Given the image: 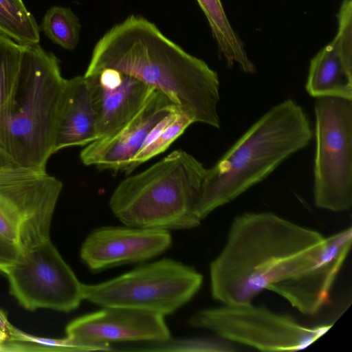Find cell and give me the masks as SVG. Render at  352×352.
Listing matches in <instances>:
<instances>
[{
	"label": "cell",
	"mask_w": 352,
	"mask_h": 352,
	"mask_svg": "<svg viewBox=\"0 0 352 352\" xmlns=\"http://www.w3.org/2000/svg\"><path fill=\"white\" fill-rule=\"evenodd\" d=\"M104 69L132 76L162 91L195 123L220 127L217 73L142 16H129L96 43L84 76Z\"/></svg>",
	"instance_id": "1"
},
{
	"label": "cell",
	"mask_w": 352,
	"mask_h": 352,
	"mask_svg": "<svg viewBox=\"0 0 352 352\" xmlns=\"http://www.w3.org/2000/svg\"><path fill=\"white\" fill-rule=\"evenodd\" d=\"M325 237L271 212L236 217L227 242L210 263L212 297L225 305H244L278 281L312 268Z\"/></svg>",
	"instance_id": "2"
},
{
	"label": "cell",
	"mask_w": 352,
	"mask_h": 352,
	"mask_svg": "<svg viewBox=\"0 0 352 352\" xmlns=\"http://www.w3.org/2000/svg\"><path fill=\"white\" fill-rule=\"evenodd\" d=\"M313 137L304 109L285 100L260 117L210 168L197 206L201 220L270 175Z\"/></svg>",
	"instance_id": "3"
},
{
	"label": "cell",
	"mask_w": 352,
	"mask_h": 352,
	"mask_svg": "<svg viewBox=\"0 0 352 352\" xmlns=\"http://www.w3.org/2000/svg\"><path fill=\"white\" fill-rule=\"evenodd\" d=\"M65 82L53 53L23 45L16 81L0 109V146L17 165L45 169L54 154Z\"/></svg>",
	"instance_id": "4"
},
{
	"label": "cell",
	"mask_w": 352,
	"mask_h": 352,
	"mask_svg": "<svg viewBox=\"0 0 352 352\" xmlns=\"http://www.w3.org/2000/svg\"><path fill=\"white\" fill-rule=\"evenodd\" d=\"M190 153L176 150L146 170L123 179L109 199L113 215L126 226L157 230L191 229L206 172Z\"/></svg>",
	"instance_id": "5"
},
{
	"label": "cell",
	"mask_w": 352,
	"mask_h": 352,
	"mask_svg": "<svg viewBox=\"0 0 352 352\" xmlns=\"http://www.w3.org/2000/svg\"><path fill=\"white\" fill-rule=\"evenodd\" d=\"M202 282V275L193 267L165 258L100 283L82 284V296L101 307H127L165 316L190 300Z\"/></svg>",
	"instance_id": "6"
},
{
	"label": "cell",
	"mask_w": 352,
	"mask_h": 352,
	"mask_svg": "<svg viewBox=\"0 0 352 352\" xmlns=\"http://www.w3.org/2000/svg\"><path fill=\"white\" fill-rule=\"evenodd\" d=\"M314 198L333 212L352 206V100L316 98Z\"/></svg>",
	"instance_id": "7"
},
{
	"label": "cell",
	"mask_w": 352,
	"mask_h": 352,
	"mask_svg": "<svg viewBox=\"0 0 352 352\" xmlns=\"http://www.w3.org/2000/svg\"><path fill=\"white\" fill-rule=\"evenodd\" d=\"M63 186L45 169L19 165L0 169V234L21 251L50 239Z\"/></svg>",
	"instance_id": "8"
},
{
	"label": "cell",
	"mask_w": 352,
	"mask_h": 352,
	"mask_svg": "<svg viewBox=\"0 0 352 352\" xmlns=\"http://www.w3.org/2000/svg\"><path fill=\"white\" fill-rule=\"evenodd\" d=\"M189 324L212 331L224 340L265 351L303 349L332 326L305 327L288 316L251 303L200 310L190 318Z\"/></svg>",
	"instance_id": "9"
},
{
	"label": "cell",
	"mask_w": 352,
	"mask_h": 352,
	"mask_svg": "<svg viewBox=\"0 0 352 352\" xmlns=\"http://www.w3.org/2000/svg\"><path fill=\"white\" fill-rule=\"evenodd\" d=\"M10 294L25 309L69 312L83 300L82 284L50 239L22 250L2 272Z\"/></svg>",
	"instance_id": "10"
},
{
	"label": "cell",
	"mask_w": 352,
	"mask_h": 352,
	"mask_svg": "<svg viewBox=\"0 0 352 352\" xmlns=\"http://www.w3.org/2000/svg\"><path fill=\"white\" fill-rule=\"evenodd\" d=\"M67 338L78 343L160 342L171 338L164 316L137 309L109 307L71 321Z\"/></svg>",
	"instance_id": "11"
},
{
	"label": "cell",
	"mask_w": 352,
	"mask_h": 352,
	"mask_svg": "<svg viewBox=\"0 0 352 352\" xmlns=\"http://www.w3.org/2000/svg\"><path fill=\"white\" fill-rule=\"evenodd\" d=\"M172 243L168 230L109 226L91 232L80 256L92 272L117 265L142 263L166 251Z\"/></svg>",
	"instance_id": "12"
},
{
	"label": "cell",
	"mask_w": 352,
	"mask_h": 352,
	"mask_svg": "<svg viewBox=\"0 0 352 352\" xmlns=\"http://www.w3.org/2000/svg\"><path fill=\"white\" fill-rule=\"evenodd\" d=\"M177 107L164 93L154 89L139 111L118 132L85 146L80 153L81 162L100 170L125 172L151 131Z\"/></svg>",
	"instance_id": "13"
},
{
	"label": "cell",
	"mask_w": 352,
	"mask_h": 352,
	"mask_svg": "<svg viewBox=\"0 0 352 352\" xmlns=\"http://www.w3.org/2000/svg\"><path fill=\"white\" fill-rule=\"evenodd\" d=\"M351 241V227L325 238L323 252L312 268L274 283L267 289L285 298L304 314H317L329 302L331 289L349 254Z\"/></svg>",
	"instance_id": "14"
},
{
	"label": "cell",
	"mask_w": 352,
	"mask_h": 352,
	"mask_svg": "<svg viewBox=\"0 0 352 352\" xmlns=\"http://www.w3.org/2000/svg\"><path fill=\"white\" fill-rule=\"evenodd\" d=\"M85 77L96 113L99 139L113 135L129 122L155 89L114 69Z\"/></svg>",
	"instance_id": "15"
},
{
	"label": "cell",
	"mask_w": 352,
	"mask_h": 352,
	"mask_svg": "<svg viewBox=\"0 0 352 352\" xmlns=\"http://www.w3.org/2000/svg\"><path fill=\"white\" fill-rule=\"evenodd\" d=\"M334 38L311 60L305 89L314 98L352 100V1L343 0Z\"/></svg>",
	"instance_id": "16"
},
{
	"label": "cell",
	"mask_w": 352,
	"mask_h": 352,
	"mask_svg": "<svg viewBox=\"0 0 352 352\" xmlns=\"http://www.w3.org/2000/svg\"><path fill=\"white\" fill-rule=\"evenodd\" d=\"M99 139L97 118L87 78L66 79L58 120L54 153L72 146H85Z\"/></svg>",
	"instance_id": "17"
},
{
	"label": "cell",
	"mask_w": 352,
	"mask_h": 352,
	"mask_svg": "<svg viewBox=\"0 0 352 352\" xmlns=\"http://www.w3.org/2000/svg\"><path fill=\"white\" fill-rule=\"evenodd\" d=\"M210 25L219 52L227 65L235 64L245 73L256 72V67L249 58L243 43L233 30L221 0H197Z\"/></svg>",
	"instance_id": "18"
},
{
	"label": "cell",
	"mask_w": 352,
	"mask_h": 352,
	"mask_svg": "<svg viewBox=\"0 0 352 352\" xmlns=\"http://www.w3.org/2000/svg\"><path fill=\"white\" fill-rule=\"evenodd\" d=\"M193 123V120L178 107L170 112L151 131L126 174H131L140 164L165 151Z\"/></svg>",
	"instance_id": "19"
},
{
	"label": "cell",
	"mask_w": 352,
	"mask_h": 352,
	"mask_svg": "<svg viewBox=\"0 0 352 352\" xmlns=\"http://www.w3.org/2000/svg\"><path fill=\"white\" fill-rule=\"evenodd\" d=\"M0 32L21 45L40 41V28L23 0H0Z\"/></svg>",
	"instance_id": "20"
},
{
	"label": "cell",
	"mask_w": 352,
	"mask_h": 352,
	"mask_svg": "<svg viewBox=\"0 0 352 352\" xmlns=\"http://www.w3.org/2000/svg\"><path fill=\"white\" fill-rule=\"evenodd\" d=\"M54 43L73 50L79 42L81 25L70 8L54 6L47 10L39 27Z\"/></svg>",
	"instance_id": "21"
},
{
	"label": "cell",
	"mask_w": 352,
	"mask_h": 352,
	"mask_svg": "<svg viewBox=\"0 0 352 352\" xmlns=\"http://www.w3.org/2000/svg\"><path fill=\"white\" fill-rule=\"evenodd\" d=\"M23 52L21 45L0 32V109L16 81Z\"/></svg>",
	"instance_id": "22"
},
{
	"label": "cell",
	"mask_w": 352,
	"mask_h": 352,
	"mask_svg": "<svg viewBox=\"0 0 352 352\" xmlns=\"http://www.w3.org/2000/svg\"><path fill=\"white\" fill-rule=\"evenodd\" d=\"M235 349L226 341L216 338H199L172 340L160 342H150L143 347L134 349L139 351H232Z\"/></svg>",
	"instance_id": "23"
},
{
	"label": "cell",
	"mask_w": 352,
	"mask_h": 352,
	"mask_svg": "<svg viewBox=\"0 0 352 352\" xmlns=\"http://www.w3.org/2000/svg\"><path fill=\"white\" fill-rule=\"evenodd\" d=\"M23 334L9 322L6 314L0 309V351L18 342L23 343Z\"/></svg>",
	"instance_id": "24"
},
{
	"label": "cell",
	"mask_w": 352,
	"mask_h": 352,
	"mask_svg": "<svg viewBox=\"0 0 352 352\" xmlns=\"http://www.w3.org/2000/svg\"><path fill=\"white\" fill-rule=\"evenodd\" d=\"M21 250L15 243L0 234V272L11 265L19 257Z\"/></svg>",
	"instance_id": "25"
},
{
	"label": "cell",
	"mask_w": 352,
	"mask_h": 352,
	"mask_svg": "<svg viewBox=\"0 0 352 352\" xmlns=\"http://www.w3.org/2000/svg\"><path fill=\"white\" fill-rule=\"evenodd\" d=\"M13 165H17L12 157L0 146V169L9 167Z\"/></svg>",
	"instance_id": "26"
}]
</instances>
